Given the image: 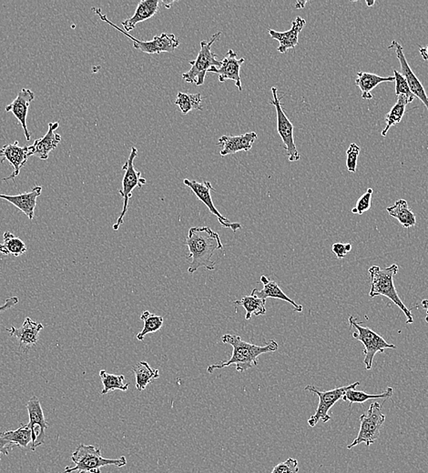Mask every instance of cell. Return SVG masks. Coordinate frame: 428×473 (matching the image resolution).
<instances>
[{"label": "cell", "mask_w": 428, "mask_h": 473, "mask_svg": "<svg viewBox=\"0 0 428 473\" xmlns=\"http://www.w3.org/2000/svg\"><path fill=\"white\" fill-rule=\"evenodd\" d=\"M188 247V259H192L188 272H196L200 268L207 270H215V262L212 260L214 253L224 249L219 234L209 227H192L190 228L185 240Z\"/></svg>", "instance_id": "obj_1"}, {"label": "cell", "mask_w": 428, "mask_h": 473, "mask_svg": "<svg viewBox=\"0 0 428 473\" xmlns=\"http://www.w3.org/2000/svg\"><path fill=\"white\" fill-rule=\"evenodd\" d=\"M222 342L224 344H230L233 347V354L228 361L208 367L207 372L209 373L231 366L236 368L237 372H246L252 367L258 365L259 356L276 351L279 348L278 343L273 340H270L266 345L258 346L244 342L240 336L231 335V334H225L222 338Z\"/></svg>", "instance_id": "obj_2"}, {"label": "cell", "mask_w": 428, "mask_h": 473, "mask_svg": "<svg viewBox=\"0 0 428 473\" xmlns=\"http://www.w3.org/2000/svg\"><path fill=\"white\" fill-rule=\"evenodd\" d=\"M399 266L397 264H392L391 266L382 269L379 266H372L369 270L371 279V290L369 292L370 298L378 296L387 297L391 301H393L394 305L399 307L406 315V324H413L414 319L411 310L406 308L402 300L400 299L399 293L394 286V276L399 273Z\"/></svg>", "instance_id": "obj_3"}, {"label": "cell", "mask_w": 428, "mask_h": 473, "mask_svg": "<svg viewBox=\"0 0 428 473\" xmlns=\"http://www.w3.org/2000/svg\"><path fill=\"white\" fill-rule=\"evenodd\" d=\"M71 460L75 466L67 467L63 473H101L102 467L113 465L122 468L127 464L124 456L119 459H106L102 457L101 449L85 444H80L75 449Z\"/></svg>", "instance_id": "obj_4"}, {"label": "cell", "mask_w": 428, "mask_h": 473, "mask_svg": "<svg viewBox=\"0 0 428 473\" xmlns=\"http://www.w3.org/2000/svg\"><path fill=\"white\" fill-rule=\"evenodd\" d=\"M221 36L222 32H218L213 36L210 41L201 42V50L199 51L197 58L189 62L192 66L191 69L183 74V80L185 82L194 83L196 86L204 85L205 77L209 69L213 67L219 68L221 66V61L217 59L216 54L212 51L213 44L218 41Z\"/></svg>", "instance_id": "obj_5"}, {"label": "cell", "mask_w": 428, "mask_h": 473, "mask_svg": "<svg viewBox=\"0 0 428 473\" xmlns=\"http://www.w3.org/2000/svg\"><path fill=\"white\" fill-rule=\"evenodd\" d=\"M92 10L94 12L96 15H98L99 19L102 21L108 23V25H110L113 28L117 29V31L122 33L127 38L131 39V41L134 42V49L141 51V52L150 54V55L164 52L170 53L173 52V51L180 46V41H178L176 35L169 34V33H162V35L155 36L152 41H140V39L134 38V36L126 32L124 29L119 28L115 24L111 22V21L108 19L106 15L102 14L101 8H92Z\"/></svg>", "instance_id": "obj_6"}, {"label": "cell", "mask_w": 428, "mask_h": 473, "mask_svg": "<svg viewBox=\"0 0 428 473\" xmlns=\"http://www.w3.org/2000/svg\"><path fill=\"white\" fill-rule=\"evenodd\" d=\"M357 321V319L352 316H350L348 319L351 328H355L357 330L352 334V338L359 340L364 345V363L366 364V369L370 370L372 369L373 358H375L376 354H383L387 349H396L397 346L390 344L379 334L369 328L362 326V322Z\"/></svg>", "instance_id": "obj_7"}, {"label": "cell", "mask_w": 428, "mask_h": 473, "mask_svg": "<svg viewBox=\"0 0 428 473\" xmlns=\"http://www.w3.org/2000/svg\"><path fill=\"white\" fill-rule=\"evenodd\" d=\"M385 421V415L382 412L381 405L378 402H373L369 409L361 415L359 432L355 441L348 446V450L362 444H366V447L375 444Z\"/></svg>", "instance_id": "obj_8"}, {"label": "cell", "mask_w": 428, "mask_h": 473, "mask_svg": "<svg viewBox=\"0 0 428 473\" xmlns=\"http://www.w3.org/2000/svg\"><path fill=\"white\" fill-rule=\"evenodd\" d=\"M138 156L137 147H132L131 152L129 153L126 163L122 166V170L125 171L124 177L122 180V189H120L119 194L123 198V209L122 213L117 219L115 224L113 225V230L117 231L120 226L124 222V217L128 212L129 201L132 197V192L135 188H143L146 184V180L141 177L140 171L135 170L134 159Z\"/></svg>", "instance_id": "obj_9"}, {"label": "cell", "mask_w": 428, "mask_h": 473, "mask_svg": "<svg viewBox=\"0 0 428 473\" xmlns=\"http://www.w3.org/2000/svg\"><path fill=\"white\" fill-rule=\"evenodd\" d=\"M360 382H355V384L348 385V386L339 387L334 388V390L321 391L316 388L313 385H308L304 388V391H309V393H315L319 398V405L316 409L315 414L312 416L308 420V424L311 427L316 426L319 421L322 423H328L331 420L329 411L338 400L342 399L345 395L346 391L349 390H355L357 386H359Z\"/></svg>", "instance_id": "obj_10"}, {"label": "cell", "mask_w": 428, "mask_h": 473, "mask_svg": "<svg viewBox=\"0 0 428 473\" xmlns=\"http://www.w3.org/2000/svg\"><path fill=\"white\" fill-rule=\"evenodd\" d=\"M271 92L273 94L271 104L276 108V110L277 131H278V134L281 137L283 144H285L289 161H298L301 159V156L294 143V125L283 110L281 101L278 97V90L276 87H273Z\"/></svg>", "instance_id": "obj_11"}, {"label": "cell", "mask_w": 428, "mask_h": 473, "mask_svg": "<svg viewBox=\"0 0 428 473\" xmlns=\"http://www.w3.org/2000/svg\"><path fill=\"white\" fill-rule=\"evenodd\" d=\"M183 183L192 189L196 197L198 198V200H200L201 203L209 209L211 213L217 217L220 224H221L222 227L231 228L234 233H236L237 231L242 230L243 225L241 224V223L229 221V219L222 216L219 210L216 209L215 206H214L212 195H211V192L213 191V187L210 182L201 183L196 182V180L185 179L183 180Z\"/></svg>", "instance_id": "obj_12"}, {"label": "cell", "mask_w": 428, "mask_h": 473, "mask_svg": "<svg viewBox=\"0 0 428 473\" xmlns=\"http://www.w3.org/2000/svg\"><path fill=\"white\" fill-rule=\"evenodd\" d=\"M388 50H393L396 52L397 59H399L401 66V75L405 78L412 94L420 99V101L425 105L428 111V96L426 90H425L424 86L422 85L421 81L418 80V78L415 76V74L413 72L411 68H410L405 54H404L402 45L397 41H393L391 42L390 46L388 47Z\"/></svg>", "instance_id": "obj_13"}, {"label": "cell", "mask_w": 428, "mask_h": 473, "mask_svg": "<svg viewBox=\"0 0 428 473\" xmlns=\"http://www.w3.org/2000/svg\"><path fill=\"white\" fill-rule=\"evenodd\" d=\"M27 409H28L29 417L28 424L32 432V444L30 445V449L31 451H35L39 446L44 444L45 430L48 428V424L38 397L30 398Z\"/></svg>", "instance_id": "obj_14"}, {"label": "cell", "mask_w": 428, "mask_h": 473, "mask_svg": "<svg viewBox=\"0 0 428 473\" xmlns=\"http://www.w3.org/2000/svg\"><path fill=\"white\" fill-rule=\"evenodd\" d=\"M244 60L245 59L243 58L237 59V53L233 50H229L224 59L221 61V66L219 68H211L208 72L218 74L220 82H224L226 80L234 81L235 86L240 92H242L243 85L240 71Z\"/></svg>", "instance_id": "obj_15"}, {"label": "cell", "mask_w": 428, "mask_h": 473, "mask_svg": "<svg viewBox=\"0 0 428 473\" xmlns=\"http://www.w3.org/2000/svg\"><path fill=\"white\" fill-rule=\"evenodd\" d=\"M43 325L32 321L29 317L26 318L21 328L11 327L7 328L12 337L19 342L20 349L24 354H28L36 344L39 338V333L43 330Z\"/></svg>", "instance_id": "obj_16"}, {"label": "cell", "mask_w": 428, "mask_h": 473, "mask_svg": "<svg viewBox=\"0 0 428 473\" xmlns=\"http://www.w3.org/2000/svg\"><path fill=\"white\" fill-rule=\"evenodd\" d=\"M35 99L34 92L29 89H22L17 93V98L12 101V103L6 107L7 112H12L19 120L24 129L26 140L29 141L30 135L28 125H27V117H28L29 108L31 102Z\"/></svg>", "instance_id": "obj_17"}, {"label": "cell", "mask_w": 428, "mask_h": 473, "mask_svg": "<svg viewBox=\"0 0 428 473\" xmlns=\"http://www.w3.org/2000/svg\"><path fill=\"white\" fill-rule=\"evenodd\" d=\"M0 152L5 157L6 161L10 162L12 168H13V171L10 176L3 179V182H8V180H14L15 177L19 176L21 168L26 165L29 157H31L29 146L21 147L17 141L5 145L0 150Z\"/></svg>", "instance_id": "obj_18"}, {"label": "cell", "mask_w": 428, "mask_h": 473, "mask_svg": "<svg viewBox=\"0 0 428 473\" xmlns=\"http://www.w3.org/2000/svg\"><path fill=\"white\" fill-rule=\"evenodd\" d=\"M59 128V122L49 123V131L47 134L44 137L37 138L34 143L29 146L31 157H38L42 161H47L49 159L50 153L55 150L62 141V136L55 132Z\"/></svg>", "instance_id": "obj_19"}, {"label": "cell", "mask_w": 428, "mask_h": 473, "mask_svg": "<svg viewBox=\"0 0 428 473\" xmlns=\"http://www.w3.org/2000/svg\"><path fill=\"white\" fill-rule=\"evenodd\" d=\"M257 138L255 132H247L239 136H222L219 138L218 145L222 147L220 154L224 157L240 152H249Z\"/></svg>", "instance_id": "obj_20"}, {"label": "cell", "mask_w": 428, "mask_h": 473, "mask_svg": "<svg viewBox=\"0 0 428 473\" xmlns=\"http://www.w3.org/2000/svg\"><path fill=\"white\" fill-rule=\"evenodd\" d=\"M306 21L303 17H297L292 23V28L285 32L276 31L274 29L268 30L271 38L279 42L277 50L285 54L289 50H294L298 45V38L301 31L306 27Z\"/></svg>", "instance_id": "obj_21"}, {"label": "cell", "mask_w": 428, "mask_h": 473, "mask_svg": "<svg viewBox=\"0 0 428 473\" xmlns=\"http://www.w3.org/2000/svg\"><path fill=\"white\" fill-rule=\"evenodd\" d=\"M41 187L36 186L31 189V191L26 192V194L14 196L0 194V198L14 205L20 212L26 214L27 217L31 221L34 219L37 198L41 195Z\"/></svg>", "instance_id": "obj_22"}, {"label": "cell", "mask_w": 428, "mask_h": 473, "mask_svg": "<svg viewBox=\"0 0 428 473\" xmlns=\"http://www.w3.org/2000/svg\"><path fill=\"white\" fill-rule=\"evenodd\" d=\"M261 282L263 283L264 289L263 290H258V289H255L252 291V296L259 298V299L265 300L268 298H272V299H278L281 300H285L286 303H290L292 307H294V312L301 313L304 310V307L297 304L295 301L292 300L283 291L282 289L279 287V285L277 284V282H273L268 279L266 276L261 277Z\"/></svg>", "instance_id": "obj_23"}, {"label": "cell", "mask_w": 428, "mask_h": 473, "mask_svg": "<svg viewBox=\"0 0 428 473\" xmlns=\"http://www.w3.org/2000/svg\"><path fill=\"white\" fill-rule=\"evenodd\" d=\"M159 0H143L138 2L134 16L122 21L123 29L129 33L136 28L138 23L152 19L159 10Z\"/></svg>", "instance_id": "obj_24"}, {"label": "cell", "mask_w": 428, "mask_h": 473, "mask_svg": "<svg viewBox=\"0 0 428 473\" xmlns=\"http://www.w3.org/2000/svg\"><path fill=\"white\" fill-rule=\"evenodd\" d=\"M355 85L361 90L362 98L369 101L373 99L372 90L379 84L384 82H393L394 77H380L378 75L369 73V72H357Z\"/></svg>", "instance_id": "obj_25"}, {"label": "cell", "mask_w": 428, "mask_h": 473, "mask_svg": "<svg viewBox=\"0 0 428 473\" xmlns=\"http://www.w3.org/2000/svg\"><path fill=\"white\" fill-rule=\"evenodd\" d=\"M387 212L391 217L397 219L404 228H412L417 224L415 213L406 200L397 201L393 206L387 208Z\"/></svg>", "instance_id": "obj_26"}, {"label": "cell", "mask_w": 428, "mask_h": 473, "mask_svg": "<svg viewBox=\"0 0 428 473\" xmlns=\"http://www.w3.org/2000/svg\"><path fill=\"white\" fill-rule=\"evenodd\" d=\"M132 370L136 378L137 390L140 391L145 390L150 382L159 378V370L153 369L146 361H140L132 368Z\"/></svg>", "instance_id": "obj_27"}, {"label": "cell", "mask_w": 428, "mask_h": 473, "mask_svg": "<svg viewBox=\"0 0 428 473\" xmlns=\"http://www.w3.org/2000/svg\"><path fill=\"white\" fill-rule=\"evenodd\" d=\"M0 435L12 444L20 448H28L32 444V432L29 424H23L19 429L0 432Z\"/></svg>", "instance_id": "obj_28"}, {"label": "cell", "mask_w": 428, "mask_h": 473, "mask_svg": "<svg viewBox=\"0 0 428 473\" xmlns=\"http://www.w3.org/2000/svg\"><path fill=\"white\" fill-rule=\"evenodd\" d=\"M393 388L388 387L384 393L380 394H369L357 390H349L346 391L345 395L342 398L343 402H349L351 407L352 403H363L367 402L369 400H387L393 396Z\"/></svg>", "instance_id": "obj_29"}, {"label": "cell", "mask_w": 428, "mask_h": 473, "mask_svg": "<svg viewBox=\"0 0 428 473\" xmlns=\"http://www.w3.org/2000/svg\"><path fill=\"white\" fill-rule=\"evenodd\" d=\"M28 251L23 240L14 236L11 232H5L3 235V243L0 244V253L3 255H13L15 257L24 254Z\"/></svg>", "instance_id": "obj_30"}, {"label": "cell", "mask_w": 428, "mask_h": 473, "mask_svg": "<svg viewBox=\"0 0 428 473\" xmlns=\"http://www.w3.org/2000/svg\"><path fill=\"white\" fill-rule=\"evenodd\" d=\"M409 104L408 99L405 96H399L397 97V103L391 108L390 112L385 115V120L387 123L385 128L383 129V137H387L388 131L394 125L399 124L402 120L404 114L406 112V105Z\"/></svg>", "instance_id": "obj_31"}, {"label": "cell", "mask_w": 428, "mask_h": 473, "mask_svg": "<svg viewBox=\"0 0 428 473\" xmlns=\"http://www.w3.org/2000/svg\"><path fill=\"white\" fill-rule=\"evenodd\" d=\"M234 303L235 305L243 307V309L246 310V321H250L252 314L262 316L266 313V308H265L266 300L259 299V298L252 296V295L244 296L240 300H235Z\"/></svg>", "instance_id": "obj_32"}, {"label": "cell", "mask_w": 428, "mask_h": 473, "mask_svg": "<svg viewBox=\"0 0 428 473\" xmlns=\"http://www.w3.org/2000/svg\"><path fill=\"white\" fill-rule=\"evenodd\" d=\"M99 377H101L102 384H104V390L101 391L102 395L116 390L128 391L129 384H125L124 375L110 374L106 370H101Z\"/></svg>", "instance_id": "obj_33"}, {"label": "cell", "mask_w": 428, "mask_h": 473, "mask_svg": "<svg viewBox=\"0 0 428 473\" xmlns=\"http://www.w3.org/2000/svg\"><path fill=\"white\" fill-rule=\"evenodd\" d=\"M141 319L144 322V326L143 330L137 334V340L140 342H143L148 334L155 333L161 330L164 325V318L162 316L152 314L148 310L143 312Z\"/></svg>", "instance_id": "obj_34"}, {"label": "cell", "mask_w": 428, "mask_h": 473, "mask_svg": "<svg viewBox=\"0 0 428 473\" xmlns=\"http://www.w3.org/2000/svg\"><path fill=\"white\" fill-rule=\"evenodd\" d=\"M203 99L200 93L197 94H187V93L179 92L177 95L176 104L179 107L183 114H188L190 111L203 110Z\"/></svg>", "instance_id": "obj_35"}, {"label": "cell", "mask_w": 428, "mask_h": 473, "mask_svg": "<svg viewBox=\"0 0 428 473\" xmlns=\"http://www.w3.org/2000/svg\"><path fill=\"white\" fill-rule=\"evenodd\" d=\"M394 82H396V96L399 97V96H405L408 99V103L414 101L415 96L412 94L411 90L409 89V86L405 78L401 75L400 72L394 71Z\"/></svg>", "instance_id": "obj_36"}, {"label": "cell", "mask_w": 428, "mask_h": 473, "mask_svg": "<svg viewBox=\"0 0 428 473\" xmlns=\"http://www.w3.org/2000/svg\"><path fill=\"white\" fill-rule=\"evenodd\" d=\"M361 152L360 147L357 144L352 143L349 146L348 152H346V168L349 173H357V159L358 156H359Z\"/></svg>", "instance_id": "obj_37"}, {"label": "cell", "mask_w": 428, "mask_h": 473, "mask_svg": "<svg viewBox=\"0 0 428 473\" xmlns=\"http://www.w3.org/2000/svg\"><path fill=\"white\" fill-rule=\"evenodd\" d=\"M373 192V189H367L366 194L362 196L359 200L357 201V206L352 210V212L362 215V214L370 210L371 204H372Z\"/></svg>", "instance_id": "obj_38"}, {"label": "cell", "mask_w": 428, "mask_h": 473, "mask_svg": "<svg viewBox=\"0 0 428 473\" xmlns=\"http://www.w3.org/2000/svg\"><path fill=\"white\" fill-rule=\"evenodd\" d=\"M299 472V466H298V460L289 458L285 462L277 464L274 466L272 472L271 473H297Z\"/></svg>", "instance_id": "obj_39"}, {"label": "cell", "mask_w": 428, "mask_h": 473, "mask_svg": "<svg viewBox=\"0 0 428 473\" xmlns=\"http://www.w3.org/2000/svg\"><path fill=\"white\" fill-rule=\"evenodd\" d=\"M331 251H333L337 258L343 259L348 252L352 251V245L350 243H334L331 246Z\"/></svg>", "instance_id": "obj_40"}, {"label": "cell", "mask_w": 428, "mask_h": 473, "mask_svg": "<svg viewBox=\"0 0 428 473\" xmlns=\"http://www.w3.org/2000/svg\"><path fill=\"white\" fill-rule=\"evenodd\" d=\"M15 447H16V446L12 444L11 442L7 441V439L3 438V437L0 435V454L8 455Z\"/></svg>", "instance_id": "obj_41"}, {"label": "cell", "mask_w": 428, "mask_h": 473, "mask_svg": "<svg viewBox=\"0 0 428 473\" xmlns=\"http://www.w3.org/2000/svg\"><path fill=\"white\" fill-rule=\"evenodd\" d=\"M19 303V298L12 297L10 299H8L5 301V303L2 306H0V314L4 312H7L8 310L13 308L15 305Z\"/></svg>", "instance_id": "obj_42"}, {"label": "cell", "mask_w": 428, "mask_h": 473, "mask_svg": "<svg viewBox=\"0 0 428 473\" xmlns=\"http://www.w3.org/2000/svg\"><path fill=\"white\" fill-rule=\"evenodd\" d=\"M419 52L424 60H428V45L426 47L419 48Z\"/></svg>", "instance_id": "obj_43"}, {"label": "cell", "mask_w": 428, "mask_h": 473, "mask_svg": "<svg viewBox=\"0 0 428 473\" xmlns=\"http://www.w3.org/2000/svg\"><path fill=\"white\" fill-rule=\"evenodd\" d=\"M421 304H422V307H423V309L427 310L426 321L428 323V300H422Z\"/></svg>", "instance_id": "obj_44"}, {"label": "cell", "mask_w": 428, "mask_h": 473, "mask_svg": "<svg viewBox=\"0 0 428 473\" xmlns=\"http://www.w3.org/2000/svg\"><path fill=\"white\" fill-rule=\"evenodd\" d=\"M307 1H298L297 2V4H295V8H297V10H301V8H304L306 7V5L307 4Z\"/></svg>", "instance_id": "obj_45"}, {"label": "cell", "mask_w": 428, "mask_h": 473, "mask_svg": "<svg viewBox=\"0 0 428 473\" xmlns=\"http://www.w3.org/2000/svg\"><path fill=\"white\" fill-rule=\"evenodd\" d=\"M5 161H6L5 157L2 155L1 152H0V164L4 163Z\"/></svg>", "instance_id": "obj_46"}, {"label": "cell", "mask_w": 428, "mask_h": 473, "mask_svg": "<svg viewBox=\"0 0 428 473\" xmlns=\"http://www.w3.org/2000/svg\"><path fill=\"white\" fill-rule=\"evenodd\" d=\"M376 4V1H366L367 7L372 8Z\"/></svg>", "instance_id": "obj_47"}, {"label": "cell", "mask_w": 428, "mask_h": 473, "mask_svg": "<svg viewBox=\"0 0 428 473\" xmlns=\"http://www.w3.org/2000/svg\"><path fill=\"white\" fill-rule=\"evenodd\" d=\"M162 4L166 5V8H170L171 6L173 4V2H170V3L162 2Z\"/></svg>", "instance_id": "obj_48"}]
</instances>
